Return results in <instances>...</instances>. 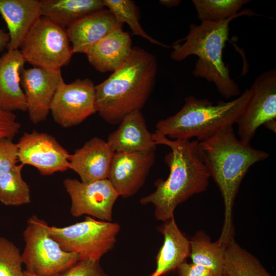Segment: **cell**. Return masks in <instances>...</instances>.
<instances>
[{
  "label": "cell",
  "instance_id": "cell-1",
  "mask_svg": "<svg viewBox=\"0 0 276 276\" xmlns=\"http://www.w3.org/2000/svg\"><path fill=\"white\" fill-rule=\"evenodd\" d=\"M199 148L210 176L223 198V224L217 241L225 246L234 237L233 208L241 182L249 168L267 158L269 154L238 139L233 126L221 130L205 141L199 142Z\"/></svg>",
  "mask_w": 276,
  "mask_h": 276
},
{
  "label": "cell",
  "instance_id": "cell-2",
  "mask_svg": "<svg viewBox=\"0 0 276 276\" xmlns=\"http://www.w3.org/2000/svg\"><path fill=\"white\" fill-rule=\"evenodd\" d=\"M153 134L157 145L167 146L171 150L165 157L170 173L166 180L157 179L155 190L141 198L140 202L142 205L153 204L156 219L165 222L174 217L178 205L205 191L211 176L201 156L198 140H172Z\"/></svg>",
  "mask_w": 276,
  "mask_h": 276
},
{
  "label": "cell",
  "instance_id": "cell-3",
  "mask_svg": "<svg viewBox=\"0 0 276 276\" xmlns=\"http://www.w3.org/2000/svg\"><path fill=\"white\" fill-rule=\"evenodd\" d=\"M157 69L154 55L132 47L125 62L96 86V112L105 122L117 125L129 114L141 111L154 88Z\"/></svg>",
  "mask_w": 276,
  "mask_h": 276
},
{
  "label": "cell",
  "instance_id": "cell-4",
  "mask_svg": "<svg viewBox=\"0 0 276 276\" xmlns=\"http://www.w3.org/2000/svg\"><path fill=\"white\" fill-rule=\"evenodd\" d=\"M255 14L251 10L245 9L221 22L191 24L188 34L180 40L183 43H175L173 47L171 59L181 61L191 55L197 56L198 58L192 72L195 77L213 82L220 94L226 99L238 96L241 93L223 62V50L228 40L230 22L239 16Z\"/></svg>",
  "mask_w": 276,
  "mask_h": 276
},
{
  "label": "cell",
  "instance_id": "cell-5",
  "mask_svg": "<svg viewBox=\"0 0 276 276\" xmlns=\"http://www.w3.org/2000/svg\"><path fill=\"white\" fill-rule=\"evenodd\" d=\"M246 89L241 96L230 101L213 102L206 99L187 97L181 109L173 116L159 120L154 133L172 140L196 137L205 141L221 130L236 124L251 96Z\"/></svg>",
  "mask_w": 276,
  "mask_h": 276
},
{
  "label": "cell",
  "instance_id": "cell-6",
  "mask_svg": "<svg viewBox=\"0 0 276 276\" xmlns=\"http://www.w3.org/2000/svg\"><path fill=\"white\" fill-rule=\"evenodd\" d=\"M21 254L26 271L37 276H57L81 260L79 255L64 251L51 236L50 226L33 215L27 221Z\"/></svg>",
  "mask_w": 276,
  "mask_h": 276
},
{
  "label": "cell",
  "instance_id": "cell-7",
  "mask_svg": "<svg viewBox=\"0 0 276 276\" xmlns=\"http://www.w3.org/2000/svg\"><path fill=\"white\" fill-rule=\"evenodd\" d=\"M120 229L117 222L87 216L84 220L67 226H50V233L64 251L79 255L81 260L100 261L114 247Z\"/></svg>",
  "mask_w": 276,
  "mask_h": 276
},
{
  "label": "cell",
  "instance_id": "cell-8",
  "mask_svg": "<svg viewBox=\"0 0 276 276\" xmlns=\"http://www.w3.org/2000/svg\"><path fill=\"white\" fill-rule=\"evenodd\" d=\"M20 49L26 62L48 71L68 65L74 54L66 29L43 16L32 27Z\"/></svg>",
  "mask_w": 276,
  "mask_h": 276
},
{
  "label": "cell",
  "instance_id": "cell-9",
  "mask_svg": "<svg viewBox=\"0 0 276 276\" xmlns=\"http://www.w3.org/2000/svg\"><path fill=\"white\" fill-rule=\"evenodd\" d=\"M95 87L88 78L77 79L70 83L62 79L50 107L54 121L62 127L70 128L96 113Z\"/></svg>",
  "mask_w": 276,
  "mask_h": 276
},
{
  "label": "cell",
  "instance_id": "cell-10",
  "mask_svg": "<svg viewBox=\"0 0 276 276\" xmlns=\"http://www.w3.org/2000/svg\"><path fill=\"white\" fill-rule=\"evenodd\" d=\"M250 89L251 96L236 124L241 141L250 143L262 125L276 119V70L258 76Z\"/></svg>",
  "mask_w": 276,
  "mask_h": 276
},
{
  "label": "cell",
  "instance_id": "cell-11",
  "mask_svg": "<svg viewBox=\"0 0 276 276\" xmlns=\"http://www.w3.org/2000/svg\"><path fill=\"white\" fill-rule=\"evenodd\" d=\"M63 186L71 198L73 217L85 215L112 221L113 208L120 196L108 179L85 183L67 178L63 180Z\"/></svg>",
  "mask_w": 276,
  "mask_h": 276
},
{
  "label": "cell",
  "instance_id": "cell-12",
  "mask_svg": "<svg viewBox=\"0 0 276 276\" xmlns=\"http://www.w3.org/2000/svg\"><path fill=\"white\" fill-rule=\"evenodd\" d=\"M16 144L18 162L34 167L42 175L68 169L71 154L51 134L35 130L26 132Z\"/></svg>",
  "mask_w": 276,
  "mask_h": 276
},
{
  "label": "cell",
  "instance_id": "cell-13",
  "mask_svg": "<svg viewBox=\"0 0 276 276\" xmlns=\"http://www.w3.org/2000/svg\"><path fill=\"white\" fill-rule=\"evenodd\" d=\"M62 79L61 69L48 71L33 67L23 70L20 85L32 123L37 124L47 120L53 99Z\"/></svg>",
  "mask_w": 276,
  "mask_h": 276
},
{
  "label": "cell",
  "instance_id": "cell-14",
  "mask_svg": "<svg viewBox=\"0 0 276 276\" xmlns=\"http://www.w3.org/2000/svg\"><path fill=\"white\" fill-rule=\"evenodd\" d=\"M155 158V152L114 153L108 179L120 196L128 198L140 190Z\"/></svg>",
  "mask_w": 276,
  "mask_h": 276
},
{
  "label": "cell",
  "instance_id": "cell-15",
  "mask_svg": "<svg viewBox=\"0 0 276 276\" xmlns=\"http://www.w3.org/2000/svg\"><path fill=\"white\" fill-rule=\"evenodd\" d=\"M114 153L107 141L94 137L70 154L68 169L85 183L108 179Z\"/></svg>",
  "mask_w": 276,
  "mask_h": 276
},
{
  "label": "cell",
  "instance_id": "cell-16",
  "mask_svg": "<svg viewBox=\"0 0 276 276\" xmlns=\"http://www.w3.org/2000/svg\"><path fill=\"white\" fill-rule=\"evenodd\" d=\"M26 62L20 50H7L0 56V109L27 111L20 76Z\"/></svg>",
  "mask_w": 276,
  "mask_h": 276
},
{
  "label": "cell",
  "instance_id": "cell-17",
  "mask_svg": "<svg viewBox=\"0 0 276 276\" xmlns=\"http://www.w3.org/2000/svg\"><path fill=\"white\" fill-rule=\"evenodd\" d=\"M118 128L110 133L107 142L116 152H155L157 144L149 132L141 111L126 116Z\"/></svg>",
  "mask_w": 276,
  "mask_h": 276
},
{
  "label": "cell",
  "instance_id": "cell-18",
  "mask_svg": "<svg viewBox=\"0 0 276 276\" xmlns=\"http://www.w3.org/2000/svg\"><path fill=\"white\" fill-rule=\"evenodd\" d=\"M122 26L109 10L102 9L79 19L66 30L73 53H85L117 28Z\"/></svg>",
  "mask_w": 276,
  "mask_h": 276
},
{
  "label": "cell",
  "instance_id": "cell-19",
  "mask_svg": "<svg viewBox=\"0 0 276 276\" xmlns=\"http://www.w3.org/2000/svg\"><path fill=\"white\" fill-rule=\"evenodd\" d=\"M0 14L9 31L7 50H18L28 33L42 16L38 0H0Z\"/></svg>",
  "mask_w": 276,
  "mask_h": 276
},
{
  "label": "cell",
  "instance_id": "cell-20",
  "mask_svg": "<svg viewBox=\"0 0 276 276\" xmlns=\"http://www.w3.org/2000/svg\"><path fill=\"white\" fill-rule=\"evenodd\" d=\"M131 38L120 26L93 45L86 53L89 63L98 72H114L129 56Z\"/></svg>",
  "mask_w": 276,
  "mask_h": 276
},
{
  "label": "cell",
  "instance_id": "cell-21",
  "mask_svg": "<svg viewBox=\"0 0 276 276\" xmlns=\"http://www.w3.org/2000/svg\"><path fill=\"white\" fill-rule=\"evenodd\" d=\"M157 229L164 236V243L156 256L155 269L149 276H163L177 269L190 256V241L174 217L164 222Z\"/></svg>",
  "mask_w": 276,
  "mask_h": 276
},
{
  "label": "cell",
  "instance_id": "cell-22",
  "mask_svg": "<svg viewBox=\"0 0 276 276\" xmlns=\"http://www.w3.org/2000/svg\"><path fill=\"white\" fill-rule=\"evenodd\" d=\"M40 2L42 16L65 29L104 7L103 0H41Z\"/></svg>",
  "mask_w": 276,
  "mask_h": 276
},
{
  "label": "cell",
  "instance_id": "cell-23",
  "mask_svg": "<svg viewBox=\"0 0 276 276\" xmlns=\"http://www.w3.org/2000/svg\"><path fill=\"white\" fill-rule=\"evenodd\" d=\"M224 276H272L259 260L241 247L234 238L225 245Z\"/></svg>",
  "mask_w": 276,
  "mask_h": 276
},
{
  "label": "cell",
  "instance_id": "cell-24",
  "mask_svg": "<svg viewBox=\"0 0 276 276\" xmlns=\"http://www.w3.org/2000/svg\"><path fill=\"white\" fill-rule=\"evenodd\" d=\"M189 241L192 263L209 269L219 276L223 275L225 247L217 241L212 242L202 231L196 232Z\"/></svg>",
  "mask_w": 276,
  "mask_h": 276
},
{
  "label": "cell",
  "instance_id": "cell-25",
  "mask_svg": "<svg viewBox=\"0 0 276 276\" xmlns=\"http://www.w3.org/2000/svg\"><path fill=\"white\" fill-rule=\"evenodd\" d=\"M24 165H17L9 172L0 176V202L7 206H19L31 201L29 185L21 175Z\"/></svg>",
  "mask_w": 276,
  "mask_h": 276
},
{
  "label": "cell",
  "instance_id": "cell-26",
  "mask_svg": "<svg viewBox=\"0 0 276 276\" xmlns=\"http://www.w3.org/2000/svg\"><path fill=\"white\" fill-rule=\"evenodd\" d=\"M249 0H193L201 22H219L237 14Z\"/></svg>",
  "mask_w": 276,
  "mask_h": 276
},
{
  "label": "cell",
  "instance_id": "cell-27",
  "mask_svg": "<svg viewBox=\"0 0 276 276\" xmlns=\"http://www.w3.org/2000/svg\"><path fill=\"white\" fill-rule=\"evenodd\" d=\"M104 7L113 14L120 24H127L132 35L141 36L153 44L164 47L168 46L154 39L147 34L139 22V11L135 3L130 0H103Z\"/></svg>",
  "mask_w": 276,
  "mask_h": 276
},
{
  "label": "cell",
  "instance_id": "cell-28",
  "mask_svg": "<svg viewBox=\"0 0 276 276\" xmlns=\"http://www.w3.org/2000/svg\"><path fill=\"white\" fill-rule=\"evenodd\" d=\"M22 255L11 241L0 237V276H24Z\"/></svg>",
  "mask_w": 276,
  "mask_h": 276
},
{
  "label": "cell",
  "instance_id": "cell-29",
  "mask_svg": "<svg viewBox=\"0 0 276 276\" xmlns=\"http://www.w3.org/2000/svg\"><path fill=\"white\" fill-rule=\"evenodd\" d=\"M18 162L16 143L12 139L0 138V176L13 169Z\"/></svg>",
  "mask_w": 276,
  "mask_h": 276
},
{
  "label": "cell",
  "instance_id": "cell-30",
  "mask_svg": "<svg viewBox=\"0 0 276 276\" xmlns=\"http://www.w3.org/2000/svg\"><path fill=\"white\" fill-rule=\"evenodd\" d=\"M60 276H109L103 269L100 261L90 259L80 260Z\"/></svg>",
  "mask_w": 276,
  "mask_h": 276
},
{
  "label": "cell",
  "instance_id": "cell-31",
  "mask_svg": "<svg viewBox=\"0 0 276 276\" xmlns=\"http://www.w3.org/2000/svg\"><path fill=\"white\" fill-rule=\"evenodd\" d=\"M20 127L15 114L0 109V138L13 139L19 132Z\"/></svg>",
  "mask_w": 276,
  "mask_h": 276
},
{
  "label": "cell",
  "instance_id": "cell-32",
  "mask_svg": "<svg viewBox=\"0 0 276 276\" xmlns=\"http://www.w3.org/2000/svg\"><path fill=\"white\" fill-rule=\"evenodd\" d=\"M177 269L178 276H219L209 269L193 263H188L187 261Z\"/></svg>",
  "mask_w": 276,
  "mask_h": 276
},
{
  "label": "cell",
  "instance_id": "cell-33",
  "mask_svg": "<svg viewBox=\"0 0 276 276\" xmlns=\"http://www.w3.org/2000/svg\"><path fill=\"white\" fill-rule=\"evenodd\" d=\"M9 40L10 37L8 33L0 29V52H3L5 49H7Z\"/></svg>",
  "mask_w": 276,
  "mask_h": 276
},
{
  "label": "cell",
  "instance_id": "cell-34",
  "mask_svg": "<svg viewBox=\"0 0 276 276\" xmlns=\"http://www.w3.org/2000/svg\"><path fill=\"white\" fill-rule=\"evenodd\" d=\"M159 2L166 7H173L178 6L181 3L179 0H160Z\"/></svg>",
  "mask_w": 276,
  "mask_h": 276
},
{
  "label": "cell",
  "instance_id": "cell-35",
  "mask_svg": "<svg viewBox=\"0 0 276 276\" xmlns=\"http://www.w3.org/2000/svg\"><path fill=\"white\" fill-rule=\"evenodd\" d=\"M24 276H37V275L31 274V273L26 271L25 270H24ZM57 276H60V275H57Z\"/></svg>",
  "mask_w": 276,
  "mask_h": 276
},
{
  "label": "cell",
  "instance_id": "cell-36",
  "mask_svg": "<svg viewBox=\"0 0 276 276\" xmlns=\"http://www.w3.org/2000/svg\"><path fill=\"white\" fill-rule=\"evenodd\" d=\"M222 276H224V275H223Z\"/></svg>",
  "mask_w": 276,
  "mask_h": 276
}]
</instances>
